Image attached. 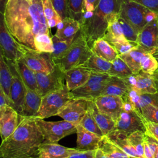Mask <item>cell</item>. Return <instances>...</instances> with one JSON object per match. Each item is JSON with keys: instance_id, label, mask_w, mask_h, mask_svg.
<instances>
[{"instance_id": "obj_1", "label": "cell", "mask_w": 158, "mask_h": 158, "mask_svg": "<svg viewBox=\"0 0 158 158\" xmlns=\"http://www.w3.org/2000/svg\"><path fill=\"white\" fill-rule=\"evenodd\" d=\"M44 0H9L4 14L12 35L28 49L51 53L53 44L51 28L43 11Z\"/></svg>"}, {"instance_id": "obj_2", "label": "cell", "mask_w": 158, "mask_h": 158, "mask_svg": "<svg viewBox=\"0 0 158 158\" xmlns=\"http://www.w3.org/2000/svg\"><path fill=\"white\" fill-rule=\"evenodd\" d=\"M44 141L36 117L20 115L14 133L2 141V158H39V149Z\"/></svg>"}, {"instance_id": "obj_3", "label": "cell", "mask_w": 158, "mask_h": 158, "mask_svg": "<svg viewBox=\"0 0 158 158\" xmlns=\"http://www.w3.org/2000/svg\"><path fill=\"white\" fill-rule=\"evenodd\" d=\"M126 0H101L98 6L81 26L80 31L91 47L96 40L103 38L109 23L120 17V12Z\"/></svg>"}, {"instance_id": "obj_4", "label": "cell", "mask_w": 158, "mask_h": 158, "mask_svg": "<svg viewBox=\"0 0 158 158\" xmlns=\"http://www.w3.org/2000/svg\"><path fill=\"white\" fill-rule=\"evenodd\" d=\"M92 54L91 47L80 30L66 54L62 58L54 61V63L64 73L72 68L83 65Z\"/></svg>"}, {"instance_id": "obj_5", "label": "cell", "mask_w": 158, "mask_h": 158, "mask_svg": "<svg viewBox=\"0 0 158 158\" xmlns=\"http://www.w3.org/2000/svg\"><path fill=\"white\" fill-rule=\"evenodd\" d=\"M157 17L158 14L156 12L130 0L125 1L120 12V17L131 24L138 33L147 23Z\"/></svg>"}, {"instance_id": "obj_6", "label": "cell", "mask_w": 158, "mask_h": 158, "mask_svg": "<svg viewBox=\"0 0 158 158\" xmlns=\"http://www.w3.org/2000/svg\"><path fill=\"white\" fill-rule=\"evenodd\" d=\"M72 98V94L66 85L60 89L48 93L42 97L41 104L35 117L44 119L57 115L59 110Z\"/></svg>"}, {"instance_id": "obj_7", "label": "cell", "mask_w": 158, "mask_h": 158, "mask_svg": "<svg viewBox=\"0 0 158 158\" xmlns=\"http://www.w3.org/2000/svg\"><path fill=\"white\" fill-rule=\"evenodd\" d=\"M1 52L6 60L15 61L23 57L27 47L21 44L10 33L5 22L3 14L0 19Z\"/></svg>"}, {"instance_id": "obj_8", "label": "cell", "mask_w": 158, "mask_h": 158, "mask_svg": "<svg viewBox=\"0 0 158 158\" xmlns=\"http://www.w3.org/2000/svg\"><path fill=\"white\" fill-rule=\"evenodd\" d=\"M108 73L91 72L89 80L81 86L71 91L73 98H83L94 100L102 95L104 88L110 78Z\"/></svg>"}, {"instance_id": "obj_9", "label": "cell", "mask_w": 158, "mask_h": 158, "mask_svg": "<svg viewBox=\"0 0 158 158\" xmlns=\"http://www.w3.org/2000/svg\"><path fill=\"white\" fill-rule=\"evenodd\" d=\"M25 64L35 72L49 73L56 68L51 53L41 52L27 48L22 58Z\"/></svg>"}, {"instance_id": "obj_10", "label": "cell", "mask_w": 158, "mask_h": 158, "mask_svg": "<svg viewBox=\"0 0 158 158\" xmlns=\"http://www.w3.org/2000/svg\"><path fill=\"white\" fill-rule=\"evenodd\" d=\"M38 92L42 96L51 92L62 88L65 85L64 83V73L56 65L55 69L49 73L35 72Z\"/></svg>"}, {"instance_id": "obj_11", "label": "cell", "mask_w": 158, "mask_h": 158, "mask_svg": "<svg viewBox=\"0 0 158 158\" xmlns=\"http://www.w3.org/2000/svg\"><path fill=\"white\" fill-rule=\"evenodd\" d=\"M88 100L73 98L63 106L57 115L64 120L78 124L88 111Z\"/></svg>"}, {"instance_id": "obj_12", "label": "cell", "mask_w": 158, "mask_h": 158, "mask_svg": "<svg viewBox=\"0 0 158 158\" xmlns=\"http://www.w3.org/2000/svg\"><path fill=\"white\" fill-rule=\"evenodd\" d=\"M114 130H118L128 135L136 131L145 132V128L137 110L122 109L118 118L115 121Z\"/></svg>"}, {"instance_id": "obj_13", "label": "cell", "mask_w": 158, "mask_h": 158, "mask_svg": "<svg viewBox=\"0 0 158 158\" xmlns=\"http://www.w3.org/2000/svg\"><path fill=\"white\" fill-rule=\"evenodd\" d=\"M6 61L9 64L12 73V83L10 93V106L19 115H22L26 87L17 73L12 62L9 60H6Z\"/></svg>"}, {"instance_id": "obj_14", "label": "cell", "mask_w": 158, "mask_h": 158, "mask_svg": "<svg viewBox=\"0 0 158 158\" xmlns=\"http://www.w3.org/2000/svg\"><path fill=\"white\" fill-rule=\"evenodd\" d=\"M123 79L128 88H131L139 94H155L157 93L153 75L141 70L139 72L133 73L130 77Z\"/></svg>"}, {"instance_id": "obj_15", "label": "cell", "mask_w": 158, "mask_h": 158, "mask_svg": "<svg viewBox=\"0 0 158 158\" xmlns=\"http://www.w3.org/2000/svg\"><path fill=\"white\" fill-rule=\"evenodd\" d=\"M137 43L151 54L158 49V17L147 23L139 31Z\"/></svg>"}, {"instance_id": "obj_16", "label": "cell", "mask_w": 158, "mask_h": 158, "mask_svg": "<svg viewBox=\"0 0 158 158\" xmlns=\"http://www.w3.org/2000/svg\"><path fill=\"white\" fill-rule=\"evenodd\" d=\"M20 115L7 105L0 108V133L2 141L7 138L15 130L20 122Z\"/></svg>"}, {"instance_id": "obj_17", "label": "cell", "mask_w": 158, "mask_h": 158, "mask_svg": "<svg viewBox=\"0 0 158 158\" xmlns=\"http://www.w3.org/2000/svg\"><path fill=\"white\" fill-rule=\"evenodd\" d=\"M93 101L101 112L111 117L115 122L117 120L123 109V99L121 97L101 95Z\"/></svg>"}, {"instance_id": "obj_18", "label": "cell", "mask_w": 158, "mask_h": 158, "mask_svg": "<svg viewBox=\"0 0 158 158\" xmlns=\"http://www.w3.org/2000/svg\"><path fill=\"white\" fill-rule=\"evenodd\" d=\"M77 149L80 151H94L99 148L102 136L88 131L80 123L77 126Z\"/></svg>"}, {"instance_id": "obj_19", "label": "cell", "mask_w": 158, "mask_h": 158, "mask_svg": "<svg viewBox=\"0 0 158 158\" xmlns=\"http://www.w3.org/2000/svg\"><path fill=\"white\" fill-rule=\"evenodd\" d=\"M79 151L77 148L65 147L57 143L44 141L39 149V158H66Z\"/></svg>"}, {"instance_id": "obj_20", "label": "cell", "mask_w": 158, "mask_h": 158, "mask_svg": "<svg viewBox=\"0 0 158 158\" xmlns=\"http://www.w3.org/2000/svg\"><path fill=\"white\" fill-rule=\"evenodd\" d=\"M91 72L81 67L72 68L64 72L68 89L71 91L83 85L89 78Z\"/></svg>"}, {"instance_id": "obj_21", "label": "cell", "mask_w": 158, "mask_h": 158, "mask_svg": "<svg viewBox=\"0 0 158 158\" xmlns=\"http://www.w3.org/2000/svg\"><path fill=\"white\" fill-rule=\"evenodd\" d=\"M45 141L57 143L67 136L61 127L57 122L45 121L43 118L36 117Z\"/></svg>"}, {"instance_id": "obj_22", "label": "cell", "mask_w": 158, "mask_h": 158, "mask_svg": "<svg viewBox=\"0 0 158 158\" xmlns=\"http://www.w3.org/2000/svg\"><path fill=\"white\" fill-rule=\"evenodd\" d=\"M81 23L69 17L62 19V22L57 26L56 35L64 40L72 41L81 29Z\"/></svg>"}, {"instance_id": "obj_23", "label": "cell", "mask_w": 158, "mask_h": 158, "mask_svg": "<svg viewBox=\"0 0 158 158\" xmlns=\"http://www.w3.org/2000/svg\"><path fill=\"white\" fill-rule=\"evenodd\" d=\"M42 97L38 91L26 87L22 116L35 117L41 104Z\"/></svg>"}, {"instance_id": "obj_24", "label": "cell", "mask_w": 158, "mask_h": 158, "mask_svg": "<svg viewBox=\"0 0 158 158\" xmlns=\"http://www.w3.org/2000/svg\"><path fill=\"white\" fill-rule=\"evenodd\" d=\"M88 105L89 109L104 136L107 135L113 131L115 128V122L111 117L101 112L93 100H88Z\"/></svg>"}, {"instance_id": "obj_25", "label": "cell", "mask_w": 158, "mask_h": 158, "mask_svg": "<svg viewBox=\"0 0 158 158\" xmlns=\"http://www.w3.org/2000/svg\"><path fill=\"white\" fill-rule=\"evenodd\" d=\"M91 48L94 54L110 62H112L118 56L114 46L103 38L94 41Z\"/></svg>"}, {"instance_id": "obj_26", "label": "cell", "mask_w": 158, "mask_h": 158, "mask_svg": "<svg viewBox=\"0 0 158 158\" xmlns=\"http://www.w3.org/2000/svg\"><path fill=\"white\" fill-rule=\"evenodd\" d=\"M12 62L25 86L28 88L38 91L35 72L30 69L22 59Z\"/></svg>"}, {"instance_id": "obj_27", "label": "cell", "mask_w": 158, "mask_h": 158, "mask_svg": "<svg viewBox=\"0 0 158 158\" xmlns=\"http://www.w3.org/2000/svg\"><path fill=\"white\" fill-rule=\"evenodd\" d=\"M146 52H149L138 44L128 52L120 54L118 56L124 60L133 73H137L141 70V59Z\"/></svg>"}, {"instance_id": "obj_28", "label": "cell", "mask_w": 158, "mask_h": 158, "mask_svg": "<svg viewBox=\"0 0 158 158\" xmlns=\"http://www.w3.org/2000/svg\"><path fill=\"white\" fill-rule=\"evenodd\" d=\"M12 83V73L10 66L5 59L2 53L0 52V88L9 99Z\"/></svg>"}, {"instance_id": "obj_29", "label": "cell", "mask_w": 158, "mask_h": 158, "mask_svg": "<svg viewBox=\"0 0 158 158\" xmlns=\"http://www.w3.org/2000/svg\"><path fill=\"white\" fill-rule=\"evenodd\" d=\"M128 86L123 78L110 76L107 81L102 95L123 97L128 91Z\"/></svg>"}, {"instance_id": "obj_30", "label": "cell", "mask_w": 158, "mask_h": 158, "mask_svg": "<svg viewBox=\"0 0 158 158\" xmlns=\"http://www.w3.org/2000/svg\"><path fill=\"white\" fill-rule=\"evenodd\" d=\"M107 136L115 144L125 152L130 157L140 158L135 148L128 140V135L118 130H113Z\"/></svg>"}, {"instance_id": "obj_31", "label": "cell", "mask_w": 158, "mask_h": 158, "mask_svg": "<svg viewBox=\"0 0 158 158\" xmlns=\"http://www.w3.org/2000/svg\"><path fill=\"white\" fill-rule=\"evenodd\" d=\"M99 148L109 158H130L125 152L106 135L102 137L99 142Z\"/></svg>"}, {"instance_id": "obj_32", "label": "cell", "mask_w": 158, "mask_h": 158, "mask_svg": "<svg viewBox=\"0 0 158 158\" xmlns=\"http://www.w3.org/2000/svg\"><path fill=\"white\" fill-rule=\"evenodd\" d=\"M112 62H108L93 52L89 58L81 66L84 69H87L91 72L99 73H108Z\"/></svg>"}, {"instance_id": "obj_33", "label": "cell", "mask_w": 158, "mask_h": 158, "mask_svg": "<svg viewBox=\"0 0 158 158\" xmlns=\"http://www.w3.org/2000/svg\"><path fill=\"white\" fill-rule=\"evenodd\" d=\"M53 44V51L51 56L54 61L62 58L70 49L73 40H64L59 38L56 35L52 36Z\"/></svg>"}, {"instance_id": "obj_34", "label": "cell", "mask_w": 158, "mask_h": 158, "mask_svg": "<svg viewBox=\"0 0 158 158\" xmlns=\"http://www.w3.org/2000/svg\"><path fill=\"white\" fill-rule=\"evenodd\" d=\"M118 18L114 19L109 23L107 30L103 37L110 44L126 39L118 22Z\"/></svg>"}, {"instance_id": "obj_35", "label": "cell", "mask_w": 158, "mask_h": 158, "mask_svg": "<svg viewBox=\"0 0 158 158\" xmlns=\"http://www.w3.org/2000/svg\"><path fill=\"white\" fill-rule=\"evenodd\" d=\"M85 0H68L67 9L69 17L78 21L81 25L84 19Z\"/></svg>"}, {"instance_id": "obj_36", "label": "cell", "mask_w": 158, "mask_h": 158, "mask_svg": "<svg viewBox=\"0 0 158 158\" xmlns=\"http://www.w3.org/2000/svg\"><path fill=\"white\" fill-rule=\"evenodd\" d=\"M133 73V72L128 65L119 56L112 62L110 69L108 72L109 75L121 78H127Z\"/></svg>"}, {"instance_id": "obj_37", "label": "cell", "mask_w": 158, "mask_h": 158, "mask_svg": "<svg viewBox=\"0 0 158 158\" xmlns=\"http://www.w3.org/2000/svg\"><path fill=\"white\" fill-rule=\"evenodd\" d=\"M43 11L48 26L50 28L57 27L62 22V18L54 9L51 0H44Z\"/></svg>"}, {"instance_id": "obj_38", "label": "cell", "mask_w": 158, "mask_h": 158, "mask_svg": "<svg viewBox=\"0 0 158 158\" xmlns=\"http://www.w3.org/2000/svg\"><path fill=\"white\" fill-rule=\"evenodd\" d=\"M131 145L135 148L140 158H144L143 144L145 140V133L142 131H134L127 136Z\"/></svg>"}, {"instance_id": "obj_39", "label": "cell", "mask_w": 158, "mask_h": 158, "mask_svg": "<svg viewBox=\"0 0 158 158\" xmlns=\"http://www.w3.org/2000/svg\"><path fill=\"white\" fill-rule=\"evenodd\" d=\"M79 123L88 131L97 134L101 136H104L102 131L96 122L89 108Z\"/></svg>"}, {"instance_id": "obj_40", "label": "cell", "mask_w": 158, "mask_h": 158, "mask_svg": "<svg viewBox=\"0 0 158 158\" xmlns=\"http://www.w3.org/2000/svg\"><path fill=\"white\" fill-rule=\"evenodd\" d=\"M141 70L153 75L158 69V61L151 52H146L141 62Z\"/></svg>"}, {"instance_id": "obj_41", "label": "cell", "mask_w": 158, "mask_h": 158, "mask_svg": "<svg viewBox=\"0 0 158 158\" xmlns=\"http://www.w3.org/2000/svg\"><path fill=\"white\" fill-rule=\"evenodd\" d=\"M118 20L125 38L129 41L137 43L138 32L135 30V28L128 22L120 17Z\"/></svg>"}, {"instance_id": "obj_42", "label": "cell", "mask_w": 158, "mask_h": 158, "mask_svg": "<svg viewBox=\"0 0 158 158\" xmlns=\"http://www.w3.org/2000/svg\"><path fill=\"white\" fill-rule=\"evenodd\" d=\"M137 111L147 120L158 123V107L149 104H143Z\"/></svg>"}, {"instance_id": "obj_43", "label": "cell", "mask_w": 158, "mask_h": 158, "mask_svg": "<svg viewBox=\"0 0 158 158\" xmlns=\"http://www.w3.org/2000/svg\"><path fill=\"white\" fill-rule=\"evenodd\" d=\"M143 104H149L158 107V93L155 94H140L133 103L135 110H138Z\"/></svg>"}, {"instance_id": "obj_44", "label": "cell", "mask_w": 158, "mask_h": 158, "mask_svg": "<svg viewBox=\"0 0 158 158\" xmlns=\"http://www.w3.org/2000/svg\"><path fill=\"white\" fill-rule=\"evenodd\" d=\"M138 44L135 42H131L128 41L127 39L122 40L118 42H116L111 44L114 46L115 49L118 54V56L120 54H125L130 51L133 48L136 46Z\"/></svg>"}, {"instance_id": "obj_45", "label": "cell", "mask_w": 158, "mask_h": 158, "mask_svg": "<svg viewBox=\"0 0 158 158\" xmlns=\"http://www.w3.org/2000/svg\"><path fill=\"white\" fill-rule=\"evenodd\" d=\"M139 114L145 128L144 133L152 136L158 141V123L151 122L145 118L140 112Z\"/></svg>"}, {"instance_id": "obj_46", "label": "cell", "mask_w": 158, "mask_h": 158, "mask_svg": "<svg viewBox=\"0 0 158 158\" xmlns=\"http://www.w3.org/2000/svg\"><path fill=\"white\" fill-rule=\"evenodd\" d=\"M51 1L54 9L62 19L69 17L67 9L68 0H51Z\"/></svg>"}, {"instance_id": "obj_47", "label": "cell", "mask_w": 158, "mask_h": 158, "mask_svg": "<svg viewBox=\"0 0 158 158\" xmlns=\"http://www.w3.org/2000/svg\"><path fill=\"white\" fill-rule=\"evenodd\" d=\"M100 1L101 0H86L85 10L84 19L83 22L91 17L93 12L98 6Z\"/></svg>"}, {"instance_id": "obj_48", "label": "cell", "mask_w": 158, "mask_h": 158, "mask_svg": "<svg viewBox=\"0 0 158 158\" xmlns=\"http://www.w3.org/2000/svg\"><path fill=\"white\" fill-rule=\"evenodd\" d=\"M59 125L61 127L62 130L66 133L67 136L76 133L77 132V126L78 123H75L73 122L62 120V121H57Z\"/></svg>"}, {"instance_id": "obj_49", "label": "cell", "mask_w": 158, "mask_h": 158, "mask_svg": "<svg viewBox=\"0 0 158 158\" xmlns=\"http://www.w3.org/2000/svg\"><path fill=\"white\" fill-rule=\"evenodd\" d=\"M139 3L158 14V0H130Z\"/></svg>"}, {"instance_id": "obj_50", "label": "cell", "mask_w": 158, "mask_h": 158, "mask_svg": "<svg viewBox=\"0 0 158 158\" xmlns=\"http://www.w3.org/2000/svg\"><path fill=\"white\" fill-rule=\"evenodd\" d=\"M94 151H79L77 152H75L66 158H94Z\"/></svg>"}, {"instance_id": "obj_51", "label": "cell", "mask_w": 158, "mask_h": 158, "mask_svg": "<svg viewBox=\"0 0 158 158\" xmlns=\"http://www.w3.org/2000/svg\"><path fill=\"white\" fill-rule=\"evenodd\" d=\"M143 146H144V158H154L152 152H151V149L149 148V146H148V143L146 142L145 140H144V144H143Z\"/></svg>"}, {"instance_id": "obj_52", "label": "cell", "mask_w": 158, "mask_h": 158, "mask_svg": "<svg viewBox=\"0 0 158 158\" xmlns=\"http://www.w3.org/2000/svg\"><path fill=\"white\" fill-rule=\"evenodd\" d=\"M94 158H109V157L105 156L103 152L99 148H98L96 150H95Z\"/></svg>"}, {"instance_id": "obj_53", "label": "cell", "mask_w": 158, "mask_h": 158, "mask_svg": "<svg viewBox=\"0 0 158 158\" xmlns=\"http://www.w3.org/2000/svg\"><path fill=\"white\" fill-rule=\"evenodd\" d=\"M8 1L9 0H0V10L1 14L4 15Z\"/></svg>"}, {"instance_id": "obj_54", "label": "cell", "mask_w": 158, "mask_h": 158, "mask_svg": "<svg viewBox=\"0 0 158 158\" xmlns=\"http://www.w3.org/2000/svg\"><path fill=\"white\" fill-rule=\"evenodd\" d=\"M154 82H155V85H156V87L158 93V72L156 71L154 74Z\"/></svg>"}, {"instance_id": "obj_55", "label": "cell", "mask_w": 158, "mask_h": 158, "mask_svg": "<svg viewBox=\"0 0 158 158\" xmlns=\"http://www.w3.org/2000/svg\"><path fill=\"white\" fill-rule=\"evenodd\" d=\"M152 54L155 57V58L157 59V60L158 61V49H157L156 50H155L152 53Z\"/></svg>"}, {"instance_id": "obj_56", "label": "cell", "mask_w": 158, "mask_h": 158, "mask_svg": "<svg viewBox=\"0 0 158 158\" xmlns=\"http://www.w3.org/2000/svg\"><path fill=\"white\" fill-rule=\"evenodd\" d=\"M156 143H157V149L154 155V158H158V141L157 139H156Z\"/></svg>"}, {"instance_id": "obj_57", "label": "cell", "mask_w": 158, "mask_h": 158, "mask_svg": "<svg viewBox=\"0 0 158 158\" xmlns=\"http://www.w3.org/2000/svg\"><path fill=\"white\" fill-rule=\"evenodd\" d=\"M27 1H28V2H30L33 1V0H27Z\"/></svg>"}, {"instance_id": "obj_58", "label": "cell", "mask_w": 158, "mask_h": 158, "mask_svg": "<svg viewBox=\"0 0 158 158\" xmlns=\"http://www.w3.org/2000/svg\"><path fill=\"white\" fill-rule=\"evenodd\" d=\"M130 158H135V157H130Z\"/></svg>"}, {"instance_id": "obj_59", "label": "cell", "mask_w": 158, "mask_h": 158, "mask_svg": "<svg viewBox=\"0 0 158 158\" xmlns=\"http://www.w3.org/2000/svg\"><path fill=\"white\" fill-rule=\"evenodd\" d=\"M157 72H158V69H157Z\"/></svg>"}, {"instance_id": "obj_60", "label": "cell", "mask_w": 158, "mask_h": 158, "mask_svg": "<svg viewBox=\"0 0 158 158\" xmlns=\"http://www.w3.org/2000/svg\"><path fill=\"white\" fill-rule=\"evenodd\" d=\"M85 1H86V0H85Z\"/></svg>"}]
</instances>
